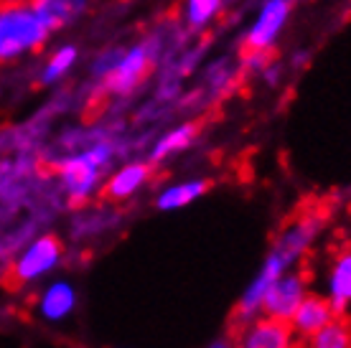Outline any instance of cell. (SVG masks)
I'll return each instance as SVG.
<instances>
[{
    "label": "cell",
    "instance_id": "1",
    "mask_svg": "<svg viewBox=\"0 0 351 348\" xmlns=\"http://www.w3.org/2000/svg\"><path fill=\"white\" fill-rule=\"evenodd\" d=\"M160 59V44L143 38L132 46H112L92 59L89 77L107 97H130L148 82Z\"/></svg>",
    "mask_w": 351,
    "mask_h": 348
},
{
    "label": "cell",
    "instance_id": "2",
    "mask_svg": "<svg viewBox=\"0 0 351 348\" xmlns=\"http://www.w3.org/2000/svg\"><path fill=\"white\" fill-rule=\"evenodd\" d=\"M51 31L31 3L0 5V64H16L41 53L51 41Z\"/></svg>",
    "mask_w": 351,
    "mask_h": 348
},
{
    "label": "cell",
    "instance_id": "3",
    "mask_svg": "<svg viewBox=\"0 0 351 348\" xmlns=\"http://www.w3.org/2000/svg\"><path fill=\"white\" fill-rule=\"evenodd\" d=\"M107 160H110V145L99 142V145L80 150L69 158H62L56 163V175L62 178L64 188H66L74 203L84 201L99 186Z\"/></svg>",
    "mask_w": 351,
    "mask_h": 348
},
{
    "label": "cell",
    "instance_id": "4",
    "mask_svg": "<svg viewBox=\"0 0 351 348\" xmlns=\"http://www.w3.org/2000/svg\"><path fill=\"white\" fill-rule=\"evenodd\" d=\"M293 16V0H263L260 8L242 34V49L247 53H270Z\"/></svg>",
    "mask_w": 351,
    "mask_h": 348
},
{
    "label": "cell",
    "instance_id": "5",
    "mask_svg": "<svg viewBox=\"0 0 351 348\" xmlns=\"http://www.w3.org/2000/svg\"><path fill=\"white\" fill-rule=\"evenodd\" d=\"M62 252H64V247L56 236H41V239H38L34 247H28L26 252H23V257L10 267L5 279H3V285L8 290H16V288H21V285H26V282H31V279L41 277V275H46V272L53 270V267L59 264Z\"/></svg>",
    "mask_w": 351,
    "mask_h": 348
},
{
    "label": "cell",
    "instance_id": "6",
    "mask_svg": "<svg viewBox=\"0 0 351 348\" xmlns=\"http://www.w3.org/2000/svg\"><path fill=\"white\" fill-rule=\"evenodd\" d=\"M306 297V282L303 275L298 272H282L280 277L272 282L270 288L265 290L263 300H260V310L270 318H280V321H290L293 313L298 310V305Z\"/></svg>",
    "mask_w": 351,
    "mask_h": 348
},
{
    "label": "cell",
    "instance_id": "7",
    "mask_svg": "<svg viewBox=\"0 0 351 348\" xmlns=\"http://www.w3.org/2000/svg\"><path fill=\"white\" fill-rule=\"evenodd\" d=\"M293 333L290 321L265 315L242 328L237 348H293Z\"/></svg>",
    "mask_w": 351,
    "mask_h": 348
},
{
    "label": "cell",
    "instance_id": "8",
    "mask_svg": "<svg viewBox=\"0 0 351 348\" xmlns=\"http://www.w3.org/2000/svg\"><path fill=\"white\" fill-rule=\"evenodd\" d=\"M153 175V163L150 160H132L114 171L102 186V199L105 201H125L135 196Z\"/></svg>",
    "mask_w": 351,
    "mask_h": 348
},
{
    "label": "cell",
    "instance_id": "9",
    "mask_svg": "<svg viewBox=\"0 0 351 348\" xmlns=\"http://www.w3.org/2000/svg\"><path fill=\"white\" fill-rule=\"evenodd\" d=\"M36 13L44 18L51 34H62L66 28L77 26L92 8V0H34Z\"/></svg>",
    "mask_w": 351,
    "mask_h": 348
},
{
    "label": "cell",
    "instance_id": "10",
    "mask_svg": "<svg viewBox=\"0 0 351 348\" xmlns=\"http://www.w3.org/2000/svg\"><path fill=\"white\" fill-rule=\"evenodd\" d=\"M336 318V310L331 300H324V297L318 295H306L303 297V303L298 305V310L293 313L290 318V325H293V331L308 338V336H313L316 331H321L324 325Z\"/></svg>",
    "mask_w": 351,
    "mask_h": 348
},
{
    "label": "cell",
    "instance_id": "11",
    "mask_svg": "<svg viewBox=\"0 0 351 348\" xmlns=\"http://www.w3.org/2000/svg\"><path fill=\"white\" fill-rule=\"evenodd\" d=\"M80 64V46L74 44H59L53 46L51 51L46 53L41 66H38V82L44 87H53L62 84L64 79L71 77V71Z\"/></svg>",
    "mask_w": 351,
    "mask_h": 348
},
{
    "label": "cell",
    "instance_id": "12",
    "mask_svg": "<svg viewBox=\"0 0 351 348\" xmlns=\"http://www.w3.org/2000/svg\"><path fill=\"white\" fill-rule=\"evenodd\" d=\"M232 0H181V23L191 34L209 31L224 13Z\"/></svg>",
    "mask_w": 351,
    "mask_h": 348
},
{
    "label": "cell",
    "instance_id": "13",
    "mask_svg": "<svg viewBox=\"0 0 351 348\" xmlns=\"http://www.w3.org/2000/svg\"><path fill=\"white\" fill-rule=\"evenodd\" d=\"M196 138H199V122H181V125L166 130L156 140V145L150 150L148 160L153 166H158V163H163L168 158H173V156H178V153L189 150L193 142H196Z\"/></svg>",
    "mask_w": 351,
    "mask_h": 348
},
{
    "label": "cell",
    "instance_id": "14",
    "mask_svg": "<svg viewBox=\"0 0 351 348\" xmlns=\"http://www.w3.org/2000/svg\"><path fill=\"white\" fill-rule=\"evenodd\" d=\"M209 191V181L204 178H196V181H184V183H173L158 193L156 199V206L160 211H173V209H184L189 203H193L196 199H202L204 193Z\"/></svg>",
    "mask_w": 351,
    "mask_h": 348
},
{
    "label": "cell",
    "instance_id": "15",
    "mask_svg": "<svg viewBox=\"0 0 351 348\" xmlns=\"http://www.w3.org/2000/svg\"><path fill=\"white\" fill-rule=\"evenodd\" d=\"M328 300L334 305L336 315H341L351 303V249L336 260L331 277H328Z\"/></svg>",
    "mask_w": 351,
    "mask_h": 348
},
{
    "label": "cell",
    "instance_id": "16",
    "mask_svg": "<svg viewBox=\"0 0 351 348\" xmlns=\"http://www.w3.org/2000/svg\"><path fill=\"white\" fill-rule=\"evenodd\" d=\"M306 348H351V323L336 315L321 331L308 336Z\"/></svg>",
    "mask_w": 351,
    "mask_h": 348
},
{
    "label": "cell",
    "instance_id": "17",
    "mask_svg": "<svg viewBox=\"0 0 351 348\" xmlns=\"http://www.w3.org/2000/svg\"><path fill=\"white\" fill-rule=\"evenodd\" d=\"M74 290L69 285H64V282H56L51 288L46 290L44 300H41V313L49 318V321H59L64 315L71 313V308H74Z\"/></svg>",
    "mask_w": 351,
    "mask_h": 348
},
{
    "label": "cell",
    "instance_id": "18",
    "mask_svg": "<svg viewBox=\"0 0 351 348\" xmlns=\"http://www.w3.org/2000/svg\"><path fill=\"white\" fill-rule=\"evenodd\" d=\"M26 3H34V0H0V5H26Z\"/></svg>",
    "mask_w": 351,
    "mask_h": 348
},
{
    "label": "cell",
    "instance_id": "19",
    "mask_svg": "<svg viewBox=\"0 0 351 348\" xmlns=\"http://www.w3.org/2000/svg\"><path fill=\"white\" fill-rule=\"evenodd\" d=\"M209 348H232L227 343V340H217V343H214V346H209Z\"/></svg>",
    "mask_w": 351,
    "mask_h": 348
}]
</instances>
